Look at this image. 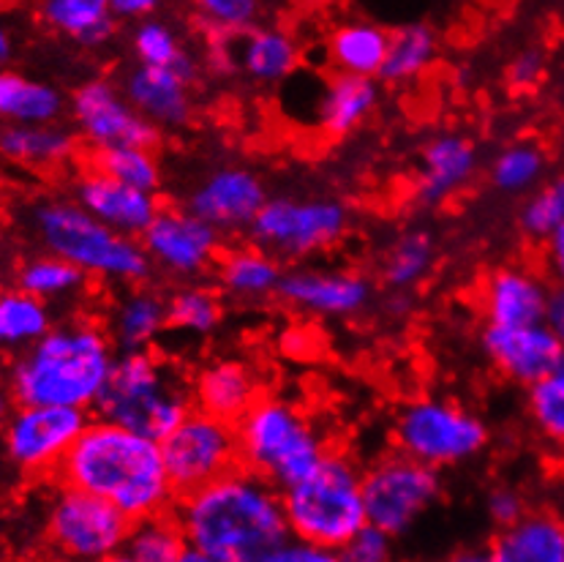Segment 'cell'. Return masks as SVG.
I'll return each instance as SVG.
<instances>
[{
	"label": "cell",
	"mask_w": 564,
	"mask_h": 562,
	"mask_svg": "<svg viewBox=\"0 0 564 562\" xmlns=\"http://www.w3.org/2000/svg\"><path fill=\"white\" fill-rule=\"evenodd\" d=\"M172 510L188 541L183 562H268L290 538L281 489L243 464L177 497Z\"/></svg>",
	"instance_id": "cell-1"
},
{
	"label": "cell",
	"mask_w": 564,
	"mask_h": 562,
	"mask_svg": "<svg viewBox=\"0 0 564 562\" xmlns=\"http://www.w3.org/2000/svg\"><path fill=\"white\" fill-rule=\"evenodd\" d=\"M55 480L104 497L131 521L172 510L177 500L159 440L99 415L57 464Z\"/></svg>",
	"instance_id": "cell-2"
},
{
	"label": "cell",
	"mask_w": 564,
	"mask_h": 562,
	"mask_svg": "<svg viewBox=\"0 0 564 562\" xmlns=\"http://www.w3.org/2000/svg\"><path fill=\"white\" fill-rule=\"evenodd\" d=\"M118 347L109 331L94 323L52 325L22 349L9 369L17 404H61L94 410L112 371Z\"/></svg>",
	"instance_id": "cell-3"
},
{
	"label": "cell",
	"mask_w": 564,
	"mask_h": 562,
	"mask_svg": "<svg viewBox=\"0 0 564 562\" xmlns=\"http://www.w3.org/2000/svg\"><path fill=\"white\" fill-rule=\"evenodd\" d=\"M33 229L52 255L74 262L90 279L137 287L151 279L153 262L140 238L104 225L77 199H47L33 210Z\"/></svg>",
	"instance_id": "cell-4"
},
{
	"label": "cell",
	"mask_w": 564,
	"mask_h": 562,
	"mask_svg": "<svg viewBox=\"0 0 564 562\" xmlns=\"http://www.w3.org/2000/svg\"><path fill=\"white\" fill-rule=\"evenodd\" d=\"M281 502L290 536L316 543L336 558L368 521L362 469L352 456L333 448L308 475L281 489Z\"/></svg>",
	"instance_id": "cell-5"
},
{
	"label": "cell",
	"mask_w": 564,
	"mask_h": 562,
	"mask_svg": "<svg viewBox=\"0 0 564 562\" xmlns=\"http://www.w3.org/2000/svg\"><path fill=\"white\" fill-rule=\"evenodd\" d=\"M192 407V382L183 380L153 349H131L115 358L94 412L161 443Z\"/></svg>",
	"instance_id": "cell-6"
},
{
	"label": "cell",
	"mask_w": 564,
	"mask_h": 562,
	"mask_svg": "<svg viewBox=\"0 0 564 562\" xmlns=\"http://www.w3.org/2000/svg\"><path fill=\"white\" fill-rule=\"evenodd\" d=\"M235 429L240 464L279 489L308 475L330 451L306 412L273 393L259 396Z\"/></svg>",
	"instance_id": "cell-7"
},
{
	"label": "cell",
	"mask_w": 564,
	"mask_h": 562,
	"mask_svg": "<svg viewBox=\"0 0 564 562\" xmlns=\"http://www.w3.org/2000/svg\"><path fill=\"white\" fill-rule=\"evenodd\" d=\"M491 443L486 421L453 399L420 396L406 401L393 421L395 451L434 469L458 467Z\"/></svg>",
	"instance_id": "cell-8"
},
{
	"label": "cell",
	"mask_w": 564,
	"mask_h": 562,
	"mask_svg": "<svg viewBox=\"0 0 564 562\" xmlns=\"http://www.w3.org/2000/svg\"><path fill=\"white\" fill-rule=\"evenodd\" d=\"M347 205L330 197H268L251 221V240L279 260H303L347 235Z\"/></svg>",
	"instance_id": "cell-9"
},
{
	"label": "cell",
	"mask_w": 564,
	"mask_h": 562,
	"mask_svg": "<svg viewBox=\"0 0 564 562\" xmlns=\"http://www.w3.org/2000/svg\"><path fill=\"white\" fill-rule=\"evenodd\" d=\"M442 497L440 469L395 451L362 473L368 521L393 538L406 536Z\"/></svg>",
	"instance_id": "cell-10"
},
{
	"label": "cell",
	"mask_w": 564,
	"mask_h": 562,
	"mask_svg": "<svg viewBox=\"0 0 564 562\" xmlns=\"http://www.w3.org/2000/svg\"><path fill=\"white\" fill-rule=\"evenodd\" d=\"M161 453L172 489L183 497L240 467L238 429L224 418L192 407L186 418L161 440Z\"/></svg>",
	"instance_id": "cell-11"
},
{
	"label": "cell",
	"mask_w": 564,
	"mask_h": 562,
	"mask_svg": "<svg viewBox=\"0 0 564 562\" xmlns=\"http://www.w3.org/2000/svg\"><path fill=\"white\" fill-rule=\"evenodd\" d=\"M129 530V516L90 491L61 484L50 502L47 538L68 560H118Z\"/></svg>",
	"instance_id": "cell-12"
},
{
	"label": "cell",
	"mask_w": 564,
	"mask_h": 562,
	"mask_svg": "<svg viewBox=\"0 0 564 562\" xmlns=\"http://www.w3.org/2000/svg\"><path fill=\"white\" fill-rule=\"evenodd\" d=\"M90 423V410L61 404H17L0 429L6 462L25 475H55L68 448Z\"/></svg>",
	"instance_id": "cell-13"
},
{
	"label": "cell",
	"mask_w": 564,
	"mask_h": 562,
	"mask_svg": "<svg viewBox=\"0 0 564 562\" xmlns=\"http://www.w3.org/2000/svg\"><path fill=\"white\" fill-rule=\"evenodd\" d=\"M74 129L90 151L120 145H161V129L145 118L120 85L107 77H94L79 85L68 101Z\"/></svg>",
	"instance_id": "cell-14"
},
{
	"label": "cell",
	"mask_w": 564,
	"mask_h": 562,
	"mask_svg": "<svg viewBox=\"0 0 564 562\" xmlns=\"http://www.w3.org/2000/svg\"><path fill=\"white\" fill-rule=\"evenodd\" d=\"M153 268L175 279H197L216 268L221 233L192 208H161L140 235Z\"/></svg>",
	"instance_id": "cell-15"
},
{
	"label": "cell",
	"mask_w": 564,
	"mask_h": 562,
	"mask_svg": "<svg viewBox=\"0 0 564 562\" xmlns=\"http://www.w3.org/2000/svg\"><path fill=\"white\" fill-rule=\"evenodd\" d=\"M482 355L488 364L516 386H534L560 366L564 347L545 323L532 325H482Z\"/></svg>",
	"instance_id": "cell-16"
},
{
	"label": "cell",
	"mask_w": 564,
	"mask_h": 562,
	"mask_svg": "<svg viewBox=\"0 0 564 562\" xmlns=\"http://www.w3.org/2000/svg\"><path fill=\"white\" fill-rule=\"evenodd\" d=\"M281 303L314 317H355L366 312L373 298L371 279L355 271H319V268H295L281 277Z\"/></svg>",
	"instance_id": "cell-17"
},
{
	"label": "cell",
	"mask_w": 564,
	"mask_h": 562,
	"mask_svg": "<svg viewBox=\"0 0 564 562\" xmlns=\"http://www.w3.org/2000/svg\"><path fill=\"white\" fill-rule=\"evenodd\" d=\"M268 197V188L254 170L227 164V167L207 172L192 188L186 208L210 221L221 235L240 233V229L251 227Z\"/></svg>",
	"instance_id": "cell-18"
},
{
	"label": "cell",
	"mask_w": 564,
	"mask_h": 562,
	"mask_svg": "<svg viewBox=\"0 0 564 562\" xmlns=\"http://www.w3.org/2000/svg\"><path fill=\"white\" fill-rule=\"evenodd\" d=\"M554 281L529 266H502L480 287L482 320L491 325L543 323Z\"/></svg>",
	"instance_id": "cell-19"
},
{
	"label": "cell",
	"mask_w": 564,
	"mask_h": 562,
	"mask_svg": "<svg viewBox=\"0 0 564 562\" xmlns=\"http://www.w3.org/2000/svg\"><path fill=\"white\" fill-rule=\"evenodd\" d=\"M74 199L104 225L120 229L131 238H140L161 210V199L155 192L131 186L96 167H88L79 175Z\"/></svg>",
	"instance_id": "cell-20"
},
{
	"label": "cell",
	"mask_w": 564,
	"mask_h": 562,
	"mask_svg": "<svg viewBox=\"0 0 564 562\" xmlns=\"http://www.w3.org/2000/svg\"><path fill=\"white\" fill-rule=\"evenodd\" d=\"M480 167V151L475 140L464 134H436L420 151V167L414 177V199L425 208L445 205L469 186Z\"/></svg>",
	"instance_id": "cell-21"
},
{
	"label": "cell",
	"mask_w": 564,
	"mask_h": 562,
	"mask_svg": "<svg viewBox=\"0 0 564 562\" xmlns=\"http://www.w3.org/2000/svg\"><path fill=\"white\" fill-rule=\"evenodd\" d=\"M194 79L175 68L145 66L137 63L123 77V94L131 105L145 115L159 129H181L188 123L194 110Z\"/></svg>",
	"instance_id": "cell-22"
},
{
	"label": "cell",
	"mask_w": 564,
	"mask_h": 562,
	"mask_svg": "<svg viewBox=\"0 0 564 562\" xmlns=\"http://www.w3.org/2000/svg\"><path fill=\"white\" fill-rule=\"evenodd\" d=\"M259 396H262V380L254 366L240 358L210 360L192 380L194 407L229 423H238Z\"/></svg>",
	"instance_id": "cell-23"
},
{
	"label": "cell",
	"mask_w": 564,
	"mask_h": 562,
	"mask_svg": "<svg viewBox=\"0 0 564 562\" xmlns=\"http://www.w3.org/2000/svg\"><path fill=\"white\" fill-rule=\"evenodd\" d=\"M379 107L377 77L333 72L314 101V126L327 140L355 134Z\"/></svg>",
	"instance_id": "cell-24"
},
{
	"label": "cell",
	"mask_w": 564,
	"mask_h": 562,
	"mask_svg": "<svg viewBox=\"0 0 564 562\" xmlns=\"http://www.w3.org/2000/svg\"><path fill=\"white\" fill-rule=\"evenodd\" d=\"M232 63L259 85H279L295 77L303 47L292 31L281 25H254L238 33V44L229 47Z\"/></svg>",
	"instance_id": "cell-25"
},
{
	"label": "cell",
	"mask_w": 564,
	"mask_h": 562,
	"mask_svg": "<svg viewBox=\"0 0 564 562\" xmlns=\"http://www.w3.org/2000/svg\"><path fill=\"white\" fill-rule=\"evenodd\" d=\"M494 562H564V519L554 510H527L491 543Z\"/></svg>",
	"instance_id": "cell-26"
},
{
	"label": "cell",
	"mask_w": 564,
	"mask_h": 562,
	"mask_svg": "<svg viewBox=\"0 0 564 562\" xmlns=\"http://www.w3.org/2000/svg\"><path fill=\"white\" fill-rule=\"evenodd\" d=\"M281 271L279 257L270 255L262 246H238V249L221 251L216 260V281L224 295L240 303L268 301L279 292Z\"/></svg>",
	"instance_id": "cell-27"
},
{
	"label": "cell",
	"mask_w": 564,
	"mask_h": 562,
	"mask_svg": "<svg viewBox=\"0 0 564 562\" xmlns=\"http://www.w3.org/2000/svg\"><path fill=\"white\" fill-rule=\"evenodd\" d=\"M390 31L368 20H344L327 33L325 61L333 72L379 77L388 57Z\"/></svg>",
	"instance_id": "cell-28"
},
{
	"label": "cell",
	"mask_w": 564,
	"mask_h": 562,
	"mask_svg": "<svg viewBox=\"0 0 564 562\" xmlns=\"http://www.w3.org/2000/svg\"><path fill=\"white\" fill-rule=\"evenodd\" d=\"M77 153V134L57 120L9 123L0 131V156L25 167H57Z\"/></svg>",
	"instance_id": "cell-29"
},
{
	"label": "cell",
	"mask_w": 564,
	"mask_h": 562,
	"mask_svg": "<svg viewBox=\"0 0 564 562\" xmlns=\"http://www.w3.org/2000/svg\"><path fill=\"white\" fill-rule=\"evenodd\" d=\"M166 328H170L166 298L151 287L137 284L115 306L109 336L118 353H131V349H151Z\"/></svg>",
	"instance_id": "cell-30"
},
{
	"label": "cell",
	"mask_w": 564,
	"mask_h": 562,
	"mask_svg": "<svg viewBox=\"0 0 564 562\" xmlns=\"http://www.w3.org/2000/svg\"><path fill=\"white\" fill-rule=\"evenodd\" d=\"M39 17L52 33L79 47H104L118 25L112 0H39Z\"/></svg>",
	"instance_id": "cell-31"
},
{
	"label": "cell",
	"mask_w": 564,
	"mask_h": 562,
	"mask_svg": "<svg viewBox=\"0 0 564 562\" xmlns=\"http://www.w3.org/2000/svg\"><path fill=\"white\" fill-rule=\"evenodd\" d=\"M188 552L186 532L177 521L175 510L145 516L131 521L118 560L123 562H183Z\"/></svg>",
	"instance_id": "cell-32"
},
{
	"label": "cell",
	"mask_w": 564,
	"mask_h": 562,
	"mask_svg": "<svg viewBox=\"0 0 564 562\" xmlns=\"http://www.w3.org/2000/svg\"><path fill=\"white\" fill-rule=\"evenodd\" d=\"M63 110L66 101L55 85L0 68V118L9 123H52L61 120Z\"/></svg>",
	"instance_id": "cell-33"
},
{
	"label": "cell",
	"mask_w": 564,
	"mask_h": 562,
	"mask_svg": "<svg viewBox=\"0 0 564 562\" xmlns=\"http://www.w3.org/2000/svg\"><path fill=\"white\" fill-rule=\"evenodd\" d=\"M52 328L50 303L22 287L0 290V355H20Z\"/></svg>",
	"instance_id": "cell-34"
},
{
	"label": "cell",
	"mask_w": 564,
	"mask_h": 562,
	"mask_svg": "<svg viewBox=\"0 0 564 562\" xmlns=\"http://www.w3.org/2000/svg\"><path fill=\"white\" fill-rule=\"evenodd\" d=\"M440 55V36L425 22H410L390 31L388 57L379 77L390 85H404L423 77Z\"/></svg>",
	"instance_id": "cell-35"
},
{
	"label": "cell",
	"mask_w": 564,
	"mask_h": 562,
	"mask_svg": "<svg viewBox=\"0 0 564 562\" xmlns=\"http://www.w3.org/2000/svg\"><path fill=\"white\" fill-rule=\"evenodd\" d=\"M545 172H549L545 148L532 140H518L494 156L488 177L497 192L518 197V194H529L532 188H538L545 181Z\"/></svg>",
	"instance_id": "cell-36"
},
{
	"label": "cell",
	"mask_w": 564,
	"mask_h": 562,
	"mask_svg": "<svg viewBox=\"0 0 564 562\" xmlns=\"http://www.w3.org/2000/svg\"><path fill=\"white\" fill-rule=\"evenodd\" d=\"M436 262V240L425 229H406L393 240L382 260V281L390 290L410 292L431 273Z\"/></svg>",
	"instance_id": "cell-37"
},
{
	"label": "cell",
	"mask_w": 564,
	"mask_h": 562,
	"mask_svg": "<svg viewBox=\"0 0 564 562\" xmlns=\"http://www.w3.org/2000/svg\"><path fill=\"white\" fill-rule=\"evenodd\" d=\"M131 53H134L137 63L145 66H161V68H175V72L197 77V61L188 53L186 44L181 42L175 28L159 17H148V20L134 22L131 31Z\"/></svg>",
	"instance_id": "cell-38"
},
{
	"label": "cell",
	"mask_w": 564,
	"mask_h": 562,
	"mask_svg": "<svg viewBox=\"0 0 564 562\" xmlns=\"http://www.w3.org/2000/svg\"><path fill=\"white\" fill-rule=\"evenodd\" d=\"M88 273L79 271L74 262L63 260V257L52 255V251L31 257L17 271V287H22V290H28L31 295L42 298L47 303L79 295L85 284H88Z\"/></svg>",
	"instance_id": "cell-39"
},
{
	"label": "cell",
	"mask_w": 564,
	"mask_h": 562,
	"mask_svg": "<svg viewBox=\"0 0 564 562\" xmlns=\"http://www.w3.org/2000/svg\"><path fill=\"white\" fill-rule=\"evenodd\" d=\"M166 320L172 331L188 336H210L224 320V303L213 287L186 284L166 298Z\"/></svg>",
	"instance_id": "cell-40"
},
{
	"label": "cell",
	"mask_w": 564,
	"mask_h": 562,
	"mask_svg": "<svg viewBox=\"0 0 564 562\" xmlns=\"http://www.w3.org/2000/svg\"><path fill=\"white\" fill-rule=\"evenodd\" d=\"M90 167L107 172V175L118 177V181L131 183L137 188L159 194L164 175H161L159 156L155 148L145 145H120V148H104V151L90 153Z\"/></svg>",
	"instance_id": "cell-41"
},
{
	"label": "cell",
	"mask_w": 564,
	"mask_h": 562,
	"mask_svg": "<svg viewBox=\"0 0 564 562\" xmlns=\"http://www.w3.org/2000/svg\"><path fill=\"white\" fill-rule=\"evenodd\" d=\"M527 412L540 437L564 451V366L527 388Z\"/></svg>",
	"instance_id": "cell-42"
},
{
	"label": "cell",
	"mask_w": 564,
	"mask_h": 562,
	"mask_svg": "<svg viewBox=\"0 0 564 562\" xmlns=\"http://www.w3.org/2000/svg\"><path fill=\"white\" fill-rule=\"evenodd\" d=\"M564 225V175L549 177L527 194L518 227L532 244H545Z\"/></svg>",
	"instance_id": "cell-43"
},
{
	"label": "cell",
	"mask_w": 564,
	"mask_h": 562,
	"mask_svg": "<svg viewBox=\"0 0 564 562\" xmlns=\"http://www.w3.org/2000/svg\"><path fill=\"white\" fill-rule=\"evenodd\" d=\"M192 9L213 39H227L257 25L262 0H192Z\"/></svg>",
	"instance_id": "cell-44"
},
{
	"label": "cell",
	"mask_w": 564,
	"mask_h": 562,
	"mask_svg": "<svg viewBox=\"0 0 564 562\" xmlns=\"http://www.w3.org/2000/svg\"><path fill=\"white\" fill-rule=\"evenodd\" d=\"M393 541L395 538L390 536V532H384L382 527L366 521V525L349 538L347 547L338 552V558L347 562H384L393 554Z\"/></svg>",
	"instance_id": "cell-45"
},
{
	"label": "cell",
	"mask_w": 564,
	"mask_h": 562,
	"mask_svg": "<svg viewBox=\"0 0 564 562\" xmlns=\"http://www.w3.org/2000/svg\"><path fill=\"white\" fill-rule=\"evenodd\" d=\"M486 510H488V519L494 521V527L502 530V527L516 525V521L527 514L529 506L527 500H523L521 491L510 489V486H499V489H494L491 495H488Z\"/></svg>",
	"instance_id": "cell-46"
},
{
	"label": "cell",
	"mask_w": 564,
	"mask_h": 562,
	"mask_svg": "<svg viewBox=\"0 0 564 562\" xmlns=\"http://www.w3.org/2000/svg\"><path fill=\"white\" fill-rule=\"evenodd\" d=\"M545 74V55L540 50H523L518 53L508 66V83L516 90L538 88Z\"/></svg>",
	"instance_id": "cell-47"
},
{
	"label": "cell",
	"mask_w": 564,
	"mask_h": 562,
	"mask_svg": "<svg viewBox=\"0 0 564 562\" xmlns=\"http://www.w3.org/2000/svg\"><path fill=\"white\" fill-rule=\"evenodd\" d=\"M330 560H336V554L295 536H290L284 543H279L268 558V562H330Z\"/></svg>",
	"instance_id": "cell-48"
},
{
	"label": "cell",
	"mask_w": 564,
	"mask_h": 562,
	"mask_svg": "<svg viewBox=\"0 0 564 562\" xmlns=\"http://www.w3.org/2000/svg\"><path fill=\"white\" fill-rule=\"evenodd\" d=\"M543 268L554 284H564V225L543 244Z\"/></svg>",
	"instance_id": "cell-49"
},
{
	"label": "cell",
	"mask_w": 564,
	"mask_h": 562,
	"mask_svg": "<svg viewBox=\"0 0 564 562\" xmlns=\"http://www.w3.org/2000/svg\"><path fill=\"white\" fill-rule=\"evenodd\" d=\"M164 0H112V14L118 22H140L155 17Z\"/></svg>",
	"instance_id": "cell-50"
},
{
	"label": "cell",
	"mask_w": 564,
	"mask_h": 562,
	"mask_svg": "<svg viewBox=\"0 0 564 562\" xmlns=\"http://www.w3.org/2000/svg\"><path fill=\"white\" fill-rule=\"evenodd\" d=\"M543 323L549 325L551 334L560 338L564 347V284H554V290H551L549 309H545Z\"/></svg>",
	"instance_id": "cell-51"
},
{
	"label": "cell",
	"mask_w": 564,
	"mask_h": 562,
	"mask_svg": "<svg viewBox=\"0 0 564 562\" xmlns=\"http://www.w3.org/2000/svg\"><path fill=\"white\" fill-rule=\"evenodd\" d=\"M14 407H17V399H14V393H11L9 380H0V429L6 426V421L11 418Z\"/></svg>",
	"instance_id": "cell-52"
},
{
	"label": "cell",
	"mask_w": 564,
	"mask_h": 562,
	"mask_svg": "<svg viewBox=\"0 0 564 562\" xmlns=\"http://www.w3.org/2000/svg\"><path fill=\"white\" fill-rule=\"evenodd\" d=\"M11 55H14V39H11L9 28L0 22V68L11 61Z\"/></svg>",
	"instance_id": "cell-53"
},
{
	"label": "cell",
	"mask_w": 564,
	"mask_h": 562,
	"mask_svg": "<svg viewBox=\"0 0 564 562\" xmlns=\"http://www.w3.org/2000/svg\"><path fill=\"white\" fill-rule=\"evenodd\" d=\"M297 6H303V9H311V11H327V9H336L341 0H295Z\"/></svg>",
	"instance_id": "cell-54"
},
{
	"label": "cell",
	"mask_w": 564,
	"mask_h": 562,
	"mask_svg": "<svg viewBox=\"0 0 564 562\" xmlns=\"http://www.w3.org/2000/svg\"><path fill=\"white\" fill-rule=\"evenodd\" d=\"M3 3H14V0H3Z\"/></svg>",
	"instance_id": "cell-55"
}]
</instances>
